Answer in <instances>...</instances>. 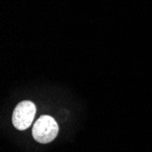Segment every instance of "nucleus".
Wrapping results in <instances>:
<instances>
[{"mask_svg":"<svg viewBox=\"0 0 152 152\" xmlns=\"http://www.w3.org/2000/svg\"><path fill=\"white\" fill-rule=\"evenodd\" d=\"M58 125L51 116H41L34 124L32 129L33 137L38 143L47 144L53 141L58 134Z\"/></svg>","mask_w":152,"mask_h":152,"instance_id":"obj_1","label":"nucleus"},{"mask_svg":"<svg viewBox=\"0 0 152 152\" xmlns=\"http://www.w3.org/2000/svg\"><path fill=\"white\" fill-rule=\"evenodd\" d=\"M37 108L30 100H24L18 104L12 116L13 125L18 130L28 129L34 120Z\"/></svg>","mask_w":152,"mask_h":152,"instance_id":"obj_2","label":"nucleus"}]
</instances>
